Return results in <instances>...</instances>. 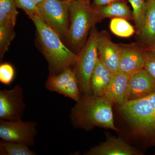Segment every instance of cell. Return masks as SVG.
<instances>
[{
    "label": "cell",
    "instance_id": "1",
    "mask_svg": "<svg viewBox=\"0 0 155 155\" xmlns=\"http://www.w3.org/2000/svg\"><path fill=\"white\" fill-rule=\"evenodd\" d=\"M112 106L103 97L81 95L71 110V123L75 128L85 130L100 127L119 131L114 124Z\"/></svg>",
    "mask_w": 155,
    "mask_h": 155
},
{
    "label": "cell",
    "instance_id": "2",
    "mask_svg": "<svg viewBox=\"0 0 155 155\" xmlns=\"http://www.w3.org/2000/svg\"><path fill=\"white\" fill-rule=\"evenodd\" d=\"M30 19L35 25L38 39L48 64L51 75H57L75 66L78 54L64 45L55 31L38 16Z\"/></svg>",
    "mask_w": 155,
    "mask_h": 155
},
{
    "label": "cell",
    "instance_id": "3",
    "mask_svg": "<svg viewBox=\"0 0 155 155\" xmlns=\"http://www.w3.org/2000/svg\"><path fill=\"white\" fill-rule=\"evenodd\" d=\"M69 18L70 26L67 41L72 48L79 51L86 43L92 28L101 19L91 4L79 0L71 2Z\"/></svg>",
    "mask_w": 155,
    "mask_h": 155
},
{
    "label": "cell",
    "instance_id": "4",
    "mask_svg": "<svg viewBox=\"0 0 155 155\" xmlns=\"http://www.w3.org/2000/svg\"><path fill=\"white\" fill-rule=\"evenodd\" d=\"M118 108L137 134L150 139L155 135V109L147 97L129 101Z\"/></svg>",
    "mask_w": 155,
    "mask_h": 155
},
{
    "label": "cell",
    "instance_id": "5",
    "mask_svg": "<svg viewBox=\"0 0 155 155\" xmlns=\"http://www.w3.org/2000/svg\"><path fill=\"white\" fill-rule=\"evenodd\" d=\"M98 32L94 26L83 47L78 54L75 72L81 93L83 95L92 94L91 78L98 58L97 48Z\"/></svg>",
    "mask_w": 155,
    "mask_h": 155
},
{
    "label": "cell",
    "instance_id": "6",
    "mask_svg": "<svg viewBox=\"0 0 155 155\" xmlns=\"http://www.w3.org/2000/svg\"><path fill=\"white\" fill-rule=\"evenodd\" d=\"M71 2L45 0L38 6L43 21L61 38L67 40L70 26L69 8Z\"/></svg>",
    "mask_w": 155,
    "mask_h": 155
},
{
    "label": "cell",
    "instance_id": "7",
    "mask_svg": "<svg viewBox=\"0 0 155 155\" xmlns=\"http://www.w3.org/2000/svg\"><path fill=\"white\" fill-rule=\"evenodd\" d=\"M37 123L33 121H10L0 119V138L33 147L38 134Z\"/></svg>",
    "mask_w": 155,
    "mask_h": 155
},
{
    "label": "cell",
    "instance_id": "8",
    "mask_svg": "<svg viewBox=\"0 0 155 155\" xmlns=\"http://www.w3.org/2000/svg\"><path fill=\"white\" fill-rule=\"evenodd\" d=\"M23 89L19 85L0 91V119L22 120L25 109Z\"/></svg>",
    "mask_w": 155,
    "mask_h": 155
},
{
    "label": "cell",
    "instance_id": "9",
    "mask_svg": "<svg viewBox=\"0 0 155 155\" xmlns=\"http://www.w3.org/2000/svg\"><path fill=\"white\" fill-rule=\"evenodd\" d=\"M45 87L50 91L56 92L76 102L81 96L76 74L71 68L57 75H50Z\"/></svg>",
    "mask_w": 155,
    "mask_h": 155
},
{
    "label": "cell",
    "instance_id": "10",
    "mask_svg": "<svg viewBox=\"0 0 155 155\" xmlns=\"http://www.w3.org/2000/svg\"><path fill=\"white\" fill-rule=\"evenodd\" d=\"M119 71L130 75L144 69L145 48L135 45H120Z\"/></svg>",
    "mask_w": 155,
    "mask_h": 155
},
{
    "label": "cell",
    "instance_id": "11",
    "mask_svg": "<svg viewBox=\"0 0 155 155\" xmlns=\"http://www.w3.org/2000/svg\"><path fill=\"white\" fill-rule=\"evenodd\" d=\"M130 75L118 71L114 72L105 94L104 96L112 104L119 107L129 101Z\"/></svg>",
    "mask_w": 155,
    "mask_h": 155
},
{
    "label": "cell",
    "instance_id": "12",
    "mask_svg": "<svg viewBox=\"0 0 155 155\" xmlns=\"http://www.w3.org/2000/svg\"><path fill=\"white\" fill-rule=\"evenodd\" d=\"M143 153L120 137H107L104 142L92 147L86 155H141Z\"/></svg>",
    "mask_w": 155,
    "mask_h": 155
},
{
    "label": "cell",
    "instance_id": "13",
    "mask_svg": "<svg viewBox=\"0 0 155 155\" xmlns=\"http://www.w3.org/2000/svg\"><path fill=\"white\" fill-rule=\"evenodd\" d=\"M97 48L99 57L108 69L113 73L119 71L120 45L113 42L105 32H98Z\"/></svg>",
    "mask_w": 155,
    "mask_h": 155
},
{
    "label": "cell",
    "instance_id": "14",
    "mask_svg": "<svg viewBox=\"0 0 155 155\" xmlns=\"http://www.w3.org/2000/svg\"><path fill=\"white\" fill-rule=\"evenodd\" d=\"M129 101L142 98L155 93V81L144 69L130 75Z\"/></svg>",
    "mask_w": 155,
    "mask_h": 155
},
{
    "label": "cell",
    "instance_id": "15",
    "mask_svg": "<svg viewBox=\"0 0 155 155\" xmlns=\"http://www.w3.org/2000/svg\"><path fill=\"white\" fill-rule=\"evenodd\" d=\"M112 74L113 72L98 57L91 76L92 94L104 97L110 81Z\"/></svg>",
    "mask_w": 155,
    "mask_h": 155
},
{
    "label": "cell",
    "instance_id": "16",
    "mask_svg": "<svg viewBox=\"0 0 155 155\" xmlns=\"http://www.w3.org/2000/svg\"><path fill=\"white\" fill-rule=\"evenodd\" d=\"M140 38L145 45L155 41V0H147L144 19L137 31Z\"/></svg>",
    "mask_w": 155,
    "mask_h": 155
},
{
    "label": "cell",
    "instance_id": "17",
    "mask_svg": "<svg viewBox=\"0 0 155 155\" xmlns=\"http://www.w3.org/2000/svg\"><path fill=\"white\" fill-rule=\"evenodd\" d=\"M93 8L97 13L101 20L105 18H122L128 20L133 19L132 11L125 2H117L107 5Z\"/></svg>",
    "mask_w": 155,
    "mask_h": 155
},
{
    "label": "cell",
    "instance_id": "18",
    "mask_svg": "<svg viewBox=\"0 0 155 155\" xmlns=\"http://www.w3.org/2000/svg\"><path fill=\"white\" fill-rule=\"evenodd\" d=\"M24 143L2 140L0 141L1 155H36Z\"/></svg>",
    "mask_w": 155,
    "mask_h": 155
},
{
    "label": "cell",
    "instance_id": "19",
    "mask_svg": "<svg viewBox=\"0 0 155 155\" xmlns=\"http://www.w3.org/2000/svg\"><path fill=\"white\" fill-rule=\"evenodd\" d=\"M15 25L9 22H0V57L2 60L6 52L8 51L11 41L15 38Z\"/></svg>",
    "mask_w": 155,
    "mask_h": 155
},
{
    "label": "cell",
    "instance_id": "20",
    "mask_svg": "<svg viewBox=\"0 0 155 155\" xmlns=\"http://www.w3.org/2000/svg\"><path fill=\"white\" fill-rule=\"evenodd\" d=\"M110 29L116 36L128 38L135 33V29L127 19L122 18H113L110 24Z\"/></svg>",
    "mask_w": 155,
    "mask_h": 155
},
{
    "label": "cell",
    "instance_id": "21",
    "mask_svg": "<svg viewBox=\"0 0 155 155\" xmlns=\"http://www.w3.org/2000/svg\"><path fill=\"white\" fill-rule=\"evenodd\" d=\"M133 11V20L135 22L137 31L139 30L144 19L147 9L146 0H128Z\"/></svg>",
    "mask_w": 155,
    "mask_h": 155
},
{
    "label": "cell",
    "instance_id": "22",
    "mask_svg": "<svg viewBox=\"0 0 155 155\" xmlns=\"http://www.w3.org/2000/svg\"><path fill=\"white\" fill-rule=\"evenodd\" d=\"M14 1L17 8L23 10L29 18L37 16L42 19L38 6L32 0H14Z\"/></svg>",
    "mask_w": 155,
    "mask_h": 155
},
{
    "label": "cell",
    "instance_id": "23",
    "mask_svg": "<svg viewBox=\"0 0 155 155\" xmlns=\"http://www.w3.org/2000/svg\"><path fill=\"white\" fill-rule=\"evenodd\" d=\"M17 8L14 0H0V12L5 14L15 23L19 14Z\"/></svg>",
    "mask_w": 155,
    "mask_h": 155
},
{
    "label": "cell",
    "instance_id": "24",
    "mask_svg": "<svg viewBox=\"0 0 155 155\" xmlns=\"http://www.w3.org/2000/svg\"><path fill=\"white\" fill-rule=\"evenodd\" d=\"M15 75L14 67L9 63H5L0 65V81L5 85L11 83Z\"/></svg>",
    "mask_w": 155,
    "mask_h": 155
},
{
    "label": "cell",
    "instance_id": "25",
    "mask_svg": "<svg viewBox=\"0 0 155 155\" xmlns=\"http://www.w3.org/2000/svg\"><path fill=\"white\" fill-rule=\"evenodd\" d=\"M144 69L155 81V54L146 51Z\"/></svg>",
    "mask_w": 155,
    "mask_h": 155
},
{
    "label": "cell",
    "instance_id": "26",
    "mask_svg": "<svg viewBox=\"0 0 155 155\" xmlns=\"http://www.w3.org/2000/svg\"><path fill=\"white\" fill-rule=\"evenodd\" d=\"M126 1L127 0H93V4L91 6L93 7H101L117 2H126Z\"/></svg>",
    "mask_w": 155,
    "mask_h": 155
},
{
    "label": "cell",
    "instance_id": "27",
    "mask_svg": "<svg viewBox=\"0 0 155 155\" xmlns=\"http://www.w3.org/2000/svg\"><path fill=\"white\" fill-rule=\"evenodd\" d=\"M146 46L145 50L147 51L155 54V41Z\"/></svg>",
    "mask_w": 155,
    "mask_h": 155
},
{
    "label": "cell",
    "instance_id": "28",
    "mask_svg": "<svg viewBox=\"0 0 155 155\" xmlns=\"http://www.w3.org/2000/svg\"><path fill=\"white\" fill-rule=\"evenodd\" d=\"M150 105L155 109V93L147 96Z\"/></svg>",
    "mask_w": 155,
    "mask_h": 155
},
{
    "label": "cell",
    "instance_id": "29",
    "mask_svg": "<svg viewBox=\"0 0 155 155\" xmlns=\"http://www.w3.org/2000/svg\"><path fill=\"white\" fill-rule=\"evenodd\" d=\"M149 146L150 147L155 146V135L150 139L149 143Z\"/></svg>",
    "mask_w": 155,
    "mask_h": 155
},
{
    "label": "cell",
    "instance_id": "30",
    "mask_svg": "<svg viewBox=\"0 0 155 155\" xmlns=\"http://www.w3.org/2000/svg\"><path fill=\"white\" fill-rule=\"evenodd\" d=\"M32 1L38 6L45 2V0H32Z\"/></svg>",
    "mask_w": 155,
    "mask_h": 155
},
{
    "label": "cell",
    "instance_id": "31",
    "mask_svg": "<svg viewBox=\"0 0 155 155\" xmlns=\"http://www.w3.org/2000/svg\"><path fill=\"white\" fill-rule=\"evenodd\" d=\"M79 1L83 2L86 3V4H90L91 0H79Z\"/></svg>",
    "mask_w": 155,
    "mask_h": 155
},
{
    "label": "cell",
    "instance_id": "32",
    "mask_svg": "<svg viewBox=\"0 0 155 155\" xmlns=\"http://www.w3.org/2000/svg\"><path fill=\"white\" fill-rule=\"evenodd\" d=\"M62 1H69V2H73V1H75V0H62Z\"/></svg>",
    "mask_w": 155,
    "mask_h": 155
},
{
    "label": "cell",
    "instance_id": "33",
    "mask_svg": "<svg viewBox=\"0 0 155 155\" xmlns=\"http://www.w3.org/2000/svg\"><path fill=\"white\" fill-rule=\"evenodd\" d=\"M146 1H147V0H146Z\"/></svg>",
    "mask_w": 155,
    "mask_h": 155
}]
</instances>
